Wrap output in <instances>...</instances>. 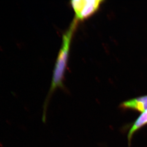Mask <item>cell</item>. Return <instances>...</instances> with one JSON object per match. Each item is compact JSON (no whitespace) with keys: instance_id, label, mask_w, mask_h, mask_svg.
<instances>
[{"instance_id":"4","label":"cell","mask_w":147,"mask_h":147,"mask_svg":"<svg viewBox=\"0 0 147 147\" xmlns=\"http://www.w3.org/2000/svg\"><path fill=\"white\" fill-rule=\"evenodd\" d=\"M147 125V110L142 113L132 124L127 135L129 147H130L133 134L143 126Z\"/></svg>"},{"instance_id":"3","label":"cell","mask_w":147,"mask_h":147,"mask_svg":"<svg viewBox=\"0 0 147 147\" xmlns=\"http://www.w3.org/2000/svg\"><path fill=\"white\" fill-rule=\"evenodd\" d=\"M120 107L124 110H131L144 113L147 110V95L132 98L121 102Z\"/></svg>"},{"instance_id":"2","label":"cell","mask_w":147,"mask_h":147,"mask_svg":"<svg viewBox=\"0 0 147 147\" xmlns=\"http://www.w3.org/2000/svg\"><path fill=\"white\" fill-rule=\"evenodd\" d=\"M102 0H74L70 4L75 12L74 19L82 21L89 18L100 7Z\"/></svg>"},{"instance_id":"6","label":"cell","mask_w":147,"mask_h":147,"mask_svg":"<svg viewBox=\"0 0 147 147\" xmlns=\"http://www.w3.org/2000/svg\"><path fill=\"white\" fill-rule=\"evenodd\" d=\"M0 147H4L3 145L1 142H0Z\"/></svg>"},{"instance_id":"1","label":"cell","mask_w":147,"mask_h":147,"mask_svg":"<svg viewBox=\"0 0 147 147\" xmlns=\"http://www.w3.org/2000/svg\"><path fill=\"white\" fill-rule=\"evenodd\" d=\"M78 22L74 18L68 30L63 35L62 43L55 63L51 86L42 106V121L44 123L46 121L48 105L54 92L58 88L65 89L63 84L65 73L67 65L71 40Z\"/></svg>"},{"instance_id":"5","label":"cell","mask_w":147,"mask_h":147,"mask_svg":"<svg viewBox=\"0 0 147 147\" xmlns=\"http://www.w3.org/2000/svg\"><path fill=\"white\" fill-rule=\"evenodd\" d=\"M0 51H2V52H3L4 51L3 49V47H2L1 45H0Z\"/></svg>"}]
</instances>
